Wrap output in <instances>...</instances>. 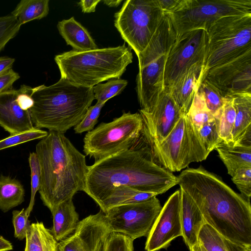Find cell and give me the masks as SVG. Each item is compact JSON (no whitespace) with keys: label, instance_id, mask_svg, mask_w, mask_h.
I'll return each mask as SVG.
<instances>
[{"label":"cell","instance_id":"cell-1","mask_svg":"<svg viewBox=\"0 0 251 251\" xmlns=\"http://www.w3.org/2000/svg\"><path fill=\"white\" fill-rule=\"evenodd\" d=\"M177 178L180 188L196 203L206 224L226 239L251 249L250 201L201 166L182 171Z\"/></svg>","mask_w":251,"mask_h":251},{"label":"cell","instance_id":"cell-2","mask_svg":"<svg viewBox=\"0 0 251 251\" xmlns=\"http://www.w3.org/2000/svg\"><path fill=\"white\" fill-rule=\"evenodd\" d=\"M135 146L88 166L83 191L96 201L119 186L158 195L177 184V176L156 163L150 150Z\"/></svg>","mask_w":251,"mask_h":251},{"label":"cell","instance_id":"cell-3","mask_svg":"<svg viewBox=\"0 0 251 251\" xmlns=\"http://www.w3.org/2000/svg\"><path fill=\"white\" fill-rule=\"evenodd\" d=\"M35 153L41 171L38 191L43 204L51 212L83 191L88 166L85 156L64 133L49 131L36 145Z\"/></svg>","mask_w":251,"mask_h":251},{"label":"cell","instance_id":"cell-4","mask_svg":"<svg viewBox=\"0 0 251 251\" xmlns=\"http://www.w3.org/2000/svg\"><path fill=\"white\" fill-rule=\"evenodd\" d=\"M34 104L29 110L38 128L65 133L83 119L95 99L93 87L76 85L60 77L50 86L32 88Z\"/></svg>","mask_w":251,"mask_h":251},{"label":"cell","instance_id":"cell-5","mask_svg":"<svg viewBox=\"0 0 251 251\" xmlns=\"http://www.w3.org/2000/svg\"><path fill=\"white\" fill-rule=\"evenodd\" d=\"M132 59L131 49L124 44L84 51L73 50L56 55L54 60L61 78L76 85L93 87L105 80L120 78Z\"/></svg>","mask_w":251,"mask_h":251},{"label":"cell","instance_id":"cell-6","mask_svg":"<svg viewBox=\"0 0 251 251\" xmlns=\"http://www.w3.org/2000/svg\"><path fill=\"white\" fill-rule=\"evenodd\" d=\"M176 38L170 15L164 13L149 45L137 56L139 72L136 89L141 107L139 111L150 112L164 91L166 63Z\"/></svg>","mask_w":251,"mask_h":251},{"label":"cell","instance_id":"cell-7","mask_svg":"<svg viewBox=\"0 0 251 251\" xmlns=\"http://www.w3.org/2000/svg\"><path fill=\"white\" fill-rule=\"evenodd\" d=\"M206 32L207 71L251 50V14L222 17Z\"/></svg>","mask_w":251,"mask_h":251},{"label":"cell","instance_id":"cell-8","mask_svg":"<svg viewBox=\"0 0 251 251\" xmlns=\"http://www.w3.org/2000/svg\"><path fill=\"white\" fill-rule=\"evenodd\" d=\"M139 113L124 112L109 123H101L85 135L83 151L95 162L134 147L143 133Z\"/></svg>","mask_w":251,"mask_h":251},{"label":"cell","instance_id":"cell-9","mask_svg":"<svg viewBox=\"0 0 251 251\" xmlns=\"http://www.w3.org/2000/svg\"><path fill=\"white\" fill-rule=\"evenodd\" d=\"M151 151L153 159L171 172L180 171L209 155L186 114L179 118L160 143L151 147Z\"/></svg>","mask_w":251,"mask_h":251},{"label":"cell","instance_id":"cell-10","mask_svg":"<svg viewBox=\"0 0 251 251\" xmlns=\"http://www.w3.org/2000/svg\"><path fill=\"white\" fill-rule=\"evenodd\" d=\"M157 0H127L114 14V25L138 56L148 46L163 16Z\"/></svg>","mask_w":251,"mask_h":251},{"label":"cell","instance_id":"cell-11","mask_svg":"<svg viewBox=\"0 0 251 251\" xmlns=\"http://www.w3.org/2000/svg\"><path fill=\"white\" fill-rule=\"evenodd\" d=\"M251 14V0H183L170 15L177 37L196 29L207 31L225 16Z\"/></svg>","mask_w":251,"mask_h":251},{"label":"cell","instance_id":"cell-12","mask_svg":"<svg viewBox=\"0 0 251 251\" xmlns=\"http://www.w3.org/2000/svg\"><path fill=\"white\" fill-rule=\"evenodd\" d=\"M162 208L154 196L111 208L104 213V218L111 232L122 234L134 241L148 236Z\"/></svg>","mask_w":251,"mask_h":251},{"label":"cell","instance_id":"cell-13","mask_svg":"<svg viewBox=\"0 0 251 251\" xmlns=\"http://www.w3.org/2000/svg\"><path fill=\"white\" fill-rule=\"evenodd\" d=\"M206 31L198 29L177 37L169 53L164 72V87L169 88L193 64L204 62Z\"/></svg>","mask_w":251,"mask_h":251},{"label":"cell","instance_id":"cell-14","mask_svg":"<svg viewBox=\"0 0 251 251\" xmlns=\"http://www.w3.org/2000/svg\"><path fill=\"white\" fill-rule=\"evenodd\" d=\"M205 78L225 97L251 94V50L209 69Z\"/></svg>","mask_w":251,"mask_h":251},{"label":"cell","instance_id":"cell-15","mask_svg":"<svg viewBox=\"0 0 251 251\" xmlns=\"http://www.w3.org/2000/svg\"><path fill=\"white\" fill-rule=\"evenodd\" d=\"M180 206L179 188L170 196L162 207L147 236L145 248L146 251L166 249L174 239L182 236Z\"/></svg>","mask_w":251,"mask_h":251},{"label":"cell","instance_id":"cell-16","mask_svg":"<svg viewBox=\"0 0 251 251\" xmlns=\"http://www.w3.org/2000/svg\"><path fill=\"white\" fill-rule=\"evenodd\" d=\"M111 232L100 210L80 221L73 234L58 242L57 251H101Z\"/></svg>","mask_w":251,"mask_h":251},{"label":"cell","instance_id":"cell-17","mask_svg":"<svg viewBox=\"0 0 251 251\" xmlns=\"http://www.w3.org/2000/svg\"><path fill=\"white\" fill-rule=\"evenodd\" d=\"M139 113L143 119V132L151 147L160 143L179 118L185 115L176 105L166 87L150 112L140 111Z\"/></svg>","mask_w":251,"mask_h":251},{"label":"cell","instance_id":"cell-18","mask_svg":"<svg viewBox=\"0 0 251 251\" xmlns=\"http://www.w3.org/2000/svg\"><path fill=\"white\" fill-rule=\"evenodd\" d=\"M206 73L205 62H199L187 69L172 86L167 88L172 99L183 114L187 113Z\"/></svg>","mask_w":251,"mask_h":251},{"label":"cell","instance_id":"cell-19","mask_svg":"<svg viewBox=\"0 0 251 251\" xmlns=\"http://www.w3.org/2000/svg\"><path fill=\"white\" fill-rule=\"evenodd\" d=\"M19 89H12L0 93V126L10 135L33 128L29 111L18 105Z\"/></svg>","mask_w":251,"mask_h":251},{"label":"cell","instance_id":"cell-20","mask_svg":"<svg viewBox=\"0 0 251 251\" xmlns=\"http://www.w3.org/2000/svg\"><path fill=\"white\" fill-rule=\"evenodd\" d=\"M180 189L182 236L185 243L190 249L198 244L200 231L206 222L193 200L184 191L180 188Z\"/></svg>","mask_w":251,"mask_h":251},{"label":"cell","instance_id":"cell-21","mask_svg":"<svg viewBox=\"0 0 251 251\" xmlns=\"http://www.w3.org/2000/svg\"><path fill=\"white\" fill-rule=\"evenodd\" d=\"M236 110L232 133L234 144L251 146V94H242L233 97Z\"/></svg>","mask_w":251,"mask_h":251},{"label":"cell","instance_id":"cell-22","mask_svg":"<svg viewBox=\"0 0 251 251\" xmlns=\"http://www.w3.org/2000/svg\"><path fill=\"white\" fill-rule=\"evenodd\" d=\"M51 213L53 226L50 230L58 242L74 232L80 221L79 215L75 210L73 198L58 204Z\"/></svg>","mask_w":251,"mask_h":251},{"label":"cell","instance_id":"cell-23","mask_svg":"<svg viewBox=\"0 0 251 251\" xmlns=\"http://www.w3.org/2000/svg\"><path fill=\"white\" fill-rule=\"evenodd\" d=\"M57 27L67 45L71 46L73 50L84 51L98 49L88 31L74 17L59 22Z\"/></svg>","mask_w":251,"mask_h":251},{"label":"cell","instance_id":"cell-24","mask_svg":"<svg viewBox=\"0 0 251 251\" xmlns=\"http://www.w3.org/2000/svg\"><path fill=\"white\" fill-rule=\"evenodd\" d=\"M215 150L231 177L239 169L251 168V146L243 144L229 145L222 141Z\"/></svg>","mask_w":251,"mask_h":251},{"label":"cell","instance_id":"cell-25","mask_svg":"<svg viewBox=\"0 0 251 251\" xmlns=\"http://www.w3.org/2000/svg\"><path fill=\"white\" fill-rule=\"evenodd\" d=\"M156 196L153 193L141 192L128 186H119L95 202L105 213L111 208L144 201Z\"/></svg>","mask_w":251,"mask_h":251},{"label":"cell","instance_id":"cell-26","mask_svg":"<svg viewBox=\"0 0 251 251\" xmlns=\"http://www.w3.org/2000/svg\"><path fill=\"white\" fill-rule=\"evenodd\" d=\"M25 239V251H57L58 242L43 222L31 224Z\"/></svg>","mask_w":251,"mask_h":251},{"label":"cell","instance_id":"cell-27","mask_svg":"<svg viewBox=\"0 0 251 251\" xmlns=\"http://www.w3.org/2000/svg\"><path fill=\"white\" fill-rule=\"evenodd\" d=\"M24 186L18 179L9 176H0V210L6 212L21 204L25 200Z\"/></svg>","mask_w":251,"mask_h":251},{"label":"cell","instance_id":"cell-28","mask_svg":"<svg viewBox=\"0 0 251 251\" xmlns=\"http://www.w3.org/2000/svg\"><path fill=\"white\" fill-rule=\"evenodd\" d=\"M198 241L206 251H251L226 239L207 224L202 226Z\"/></svg>","mask_w":251,"mask_h":251},{"label":"cell","instance_id":"cell-29","mask_svg":"<svg viewBox=\"0 0 251 251\" xmlns=\"http://www.w3.org/2000/svg\"><path fill=\"white\" fill-rule=\"evenodd\" d=\"M49 12V0H22L11 13L21 25L46 17Z\"/></svg>","mask_w":251,"mask_h":251},{"label":"cell","instance_id":"cell-30","mask_svg":"<svg viewBox=\"0 0 251 251\" xmlns=\"http://www.w3.org/2000/svg\"><path fill=\"white\" fill-rule=\"evenodd\" d=\"M236 110L233 97H225L223 105L217 120L219 134L221 140L229 145H233L232 133L234 127Z\"/></svg>","mask_w":251,"mask_h":251},{"label":"cell","instance_id":"cell-31","mask_svg":"<svg viewBox=\"0 0 251 251\" xmlns=\"http://www.w3.org/2000/svg\"><path fill=\"white\" fill-rule=\"evenodd\" d=\"M186 115L197 132L204 125L214 119L199 90L194 96Z\"/></svg>","mask_w":251,"mask_h":251},{"label":"cell","instance_id":"cell-32","mask_svg":"<svg viewBox=\"0 0 251 251\" xmlns=\"http://www.w3.org/2000/svg\"><path fill=\"white\" fill-rule=\"evenodd\" d=\"M199 91L202 94L208 109L214 118L218 116L225 98L220 91L206 78L201 83Z\"/></svg>","mask_w":251,"mask_h":251},{"label":"cell","instance_id":"cell-33","mask_svg":"<svg viewBox=\"0 0 251 251\" xmlns=\"http://www.w3.org/2000/svg\"><path fill=\"white\" fill-rule=\"evenodd\" d=\"M127 83V80L120 78L100 83L93 87L94 98L97 102L105 103L109 99L121 94Z\"/></svg>","mask_w":251,"mask_h":251},{"label":"cell","instance_id":"cell-34","mask_svg":"<svg viewBox=\"0 0 251 251\" xmlns=\"http://www.w3.org/2000/svg\"><path fill=\"white\" fill-rule=\"evenodd\" d=\"M204 149L210 153L222 141L219 134L217 120L215 119L204 125L197 132Z\"/></svg>","mask_w":251,"mask_h":251},{"label":"cell","instance_id":"cell-35","mask_svg":"<svg viewBox=\"0 0 251 251\" xmlns=\"http://www.w3.org/2000/svg\"><path fill=\"white\" fill-rule=\"evenodd\" d=\"M48 134V132L34 127L28 130L10 135L0 140V151L29 141L42 139Z\"/></svg>","mask_w":251,"mask_h":251},{"label":"cell","instance_id":"cell-36","mask_svg":"<svg viewBox=\"0 0 251 251\" xmlns=\"http://www.w3.org/2000/svg\"><path fill=\"white\" fill-rule=\"evenodd\" d=\"M21 26L17 19L11 14L0 17V52L17 35Z\"/></svg>","mask_w":251,"mask_h":251},{"label":"cell","instance_id":"cell-37","mask_svg":"<svg viewBox=\"0 0 251 251\" xmlns=\"http://www.w3.org/2000/svg\"><path fill=\"white\" fill-rule=\"evenodd\" d=\"M28 162L30 169L31 195L29 205L25 210L29 216L33 208L36 194L40 187L41 171L39 162L35 152L30 153Z\"/></svg>","mask_w":251,"mask_h":251},{"label":"cell","instance_id":"cell-38","mask_svg":"<svg viewBox=\"0 0 251 251\" xmlns=\"http://www.w3.org/2000/svg\"><path fill=\"white\" fill-rule=\"evenodd\" d=\"M133 240L119 233L111 232L107 237L101 251H133Z\"/></svg>","mask_w":251,"mask_h":251},{"label":"cell","instance_id":"cell-39","mask_svg":"<svg viewBox=\"0 0 251 251\" xmlns=\"http://www.w3.org/2000/svg\"><path fill=\"white\" fill-rule=\"evenodd\" d=\"M104 104L105 103L97 102L89 107L82 120L75 126V133L80 134L93 130Z\"/></svg>","mask_w":251,"mask_h":251},{"label":"cell","instance_id":"cell-40","mask_svg":"<svg viewBox=\"0 0 251 251\" xmlns=\"http://www.w3.org/2000/svg\"><path fill=\"white\" fill-rule=\"evenodd\" d=\"M232 181L236 185L242 195L250 201L251 196V168L238 169L232 176Z\"/></svg>","mask_w":251,"mask_h":251},{"label":"cell","instance_id":"cell-41","mask_svg":"<svg viewBox=\"0 0 251 251\" xmlns=\"http://www.w3.org/2000/svg\"><path fill=\"white\" fill-rule=\"evenodd\" d=\"M29 215L26 210H14L12 212V223L14 229V236L19 240L25 238L27 230L31 225Z\"/></svg>","mask_w":251,"mask_h":251},{"label":"cell","instance_id":"cell-42","mask_svg":"<svg viewBox=\"0 0 251 251\" xmlns=\"http://www.w3.org/2000/svg\"><path fill=\"white\" fill-rule=\"evenodd\" d=\"M20 77L12 69L0 75V93L12 89L13 83Z\"/></svg>","mask_w":251,"mask_h":251},{"label":"cell","instance_id":"cell-43","mask_svg":"<svg viewBox=\"0 0 251 251\" xmlns=\"http://www.w3.org/2000/svg\"><path fill=\"white\" fill-rule=\"evenodd\" d=\"M183 0H157L164 13L172 14L178 8Z\"/></svg>","mask_w":251,"mask_h":251},{"label":"cell","instance_id":"cell-44","mask_svg":"<svg viewBox=\"0 0 251 251\" xmlns=\"http://www.w3.org/2000/svg\"><path fill=\"white\" fill-rule=\"evenodd\" d=\"M100 1L101 0H81L78 2V4L81 8L82 12L88 13L94 12L96 6Z\"/></svg>","mask_w":251,"mask_h":251},{"label":"cell","instance_id":"cell-45","mask_svg":"<svg viewBox=\"0 0 251 251\" xmlns=\"http://www.w3.org/2000/svg\"><path fill=\"white\" fill-rule=\"evenodd\" d=\"M15 58L7 56L0 57V75L7 70L12 69V67L15 62Z\"/></svg>","mask_w":251,"mask_h":251},{"label":"cell","instance_id":"cell-46","mask_svg":"<svg viewBox=\"0 0 251 251\" xmlns=\"http://www.w3.org/2000/svg\"><path fill=\"white\" fill-rule=\"evenodd\" d=\"M12 243L0 235V251H9L13 250Z\"/></svg>","mask_w":251,"mask_h":251},{"label":"cell","instance_id":"cell-47","mask_svg":"<svg viewBox=\"0 0 251 251\" xmlns=\"http://www.w3.org/2000/svg\"><path fill=\"white\" fill-rule=\"evenodd\" d=\"M102 1L104 4L109 6V7H117L123 1L122 0H104L101 1Z\"/></svg>","mask_w":251,"mask_h":251},{"label":"cell","instance_id":"cell-48","mask_svg":"<svg viewBox=\"0 0 251 251\" xmlns=\"http://www.w3.org/2000/svg\"><path fill=\"white\" fill-rule=\"evenodd\" d=\"M190 251H206L203 246L198 243V244L191 249H190Z\"/></svg>","mask_w":251,"mask_h":251}]
</instances>
